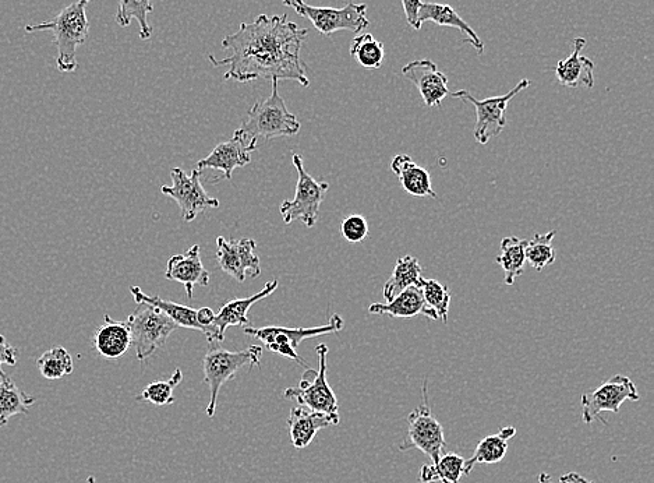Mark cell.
Returning <instances> with one entry per match:
<instances>
[{
  "label": "cell",
  "mask_w": 654,
  "mask_h": 483,
  "mask_svg": "<svg viewBox=\"0 0 654 483\" xmlns=\"http://www.w3.org/2000/svg\"><path fill=\"white\" fill-rule=\"evenodd\" d=\"M307 28L284 16L260 14L252 23H242L235 34L222 41V48L231 51L225 59L208 56L215 68L228 66L225 80L249 83L258 79L295 80L309 87L306 68L300 61Z\"/></svg>",
  "instance_id": "obj_1"
},
{
  "label": "cell",
  "mask_w": 654,
  "mask_h": 483,
  "mask_svg": "<svg viewBox=\"0 0 654 483\" xmlns=\"http://www.w3.org/2000/svg\"><path fill=\"white\" fill-rule=\"evenodd\" d=\"M90 0H77L72 5L65 7L53 19L41 24H28L26 33H38V31H51L55 37L58 56L56 66L59 72L72 73L77 69V48L87 41L90 33V21H88L86 7Z\"/></svg>",
  "instance_id": "obj_2"
},
{
  "label": "cell",
  "mask_w": 654,
  "mask_h": 483,
  "mask_svg": "<svg viewBox=\"0 0 654 483\" xmlns=\"http://www.w3.org/2000/svg\"><path fill=\"white\" fill-rule=\"evenodd\" d=\"M270 97L257 101L247 114V121L236 130V135L246 143L257 147L258 140H275L279 137L298 135L302 125L295 115L286 108L285 100L278 90V80H272Z\"/></svg>",
  "instance_id": "obj_3"
},
{
  "label": "cell",
  "mask_w": 654,
  "mask_h": 483,
  "mask_svg": "<svg viewBox=\"0 0 654 483\" xmlns=\"http://www.w3.org/2000/svg\"><path fill=\"white\" fill-rule=\"evenodd\" d=\"M263 348L260 345L242 349V351H226L221 344L210 343L207 354L203 358L204 383L210 387V403L207 405L208 418L217 411L219 391L222 386L238 375L247 366H260Z\"/></svg>",
  "instance_id": "obj_4"
},
{
  "label": "cell",
  "mask_w": 654,
  "mask_h": 483,
  "mask_svg": "<svg viewBox=\"0 0 654 483\" xmlns=\"http://www.w3.org/2000/svg\"><path fill=\"white\" fill-rule=\"evenodd\" d=\"M126 322L132 336V347L141 362L164 347L173 331L179 329L178 324L173 323L164 312L148 303H139Z\"/></svg>",
  "instance_id": "obj_5"
},
{
  "label": "cell",
  "mask_w": 654,
  "mask_h": 483,
  "mask_svg": "<svg viewBox=\"0 0 654 483\" xmlns=\"http://www.w3.org/2000/svg\"><path fill=\"white\" fill-rule=\"evenodd\" d=\"M327 345L320 344L316 347L320 368L307 369L303 373L298 387H289L284 391L286 400L298 401L302 407L321 414L339 415L338 398L331 389L327 380Z\"/></svg>",
  "instance_id": "obj_6"
},
{
  "label": "cell",
  "mask_w": 654,
  "mask_h": 483,
  "mask_svg": "<svg viewBox=\"0 0 654 483\" xmlns=\"http://www.w3.org/2000/svg\"><path fill=\"white\" fill-rule=\"evenodd\" d=\"M293 167L298 171V185L293 200H285L279 207L285 224L302 221L307 228H313L320 217V207L325 193L330 189L327 182H317L304 168L302 157L292 155Z\"/></svg>",
  "instance_id": "obj_7"
},
{
  "label": "cell",
  "mask_w": 654,
  "mask_h": 483,
  "mask_svg": "<svg viewBox=\"0 0 654 483\" xmlns=\"http://www.w3.org/2000/svg\"><path fill=\"white\" fill-rule=\"evenodd\" d=\"M345 322L339 315H332L330 323L320 327H298V329H289V327H261V329H254V327H245L247 336H252L260 340L274 354L285 356V358L292 359L298 362L299 365L306 366L307 363L300 358L298 354V347L303 340L309 338L325 336V334L339 333L344 329Z\"/></svg>",
  "instance_id": "obj_8"
},
{
  "label": "cell",
  "mask_w": 654,
  "mask_h": 483,
  "mask_svg": "<svg viewBox=\"0 0 654 483\" xmlns=\"http://www.w3.org/2000/svg\"><path fill=\"white\" fill-rule=\"evenodd\" d=\"M423 401L415 411L408 416V433L399 444V450H420L436 465L443 457L445 444L444 429L440 421L431 414L427 382L423 384Z\"/></svg>",
  "instance_id": "obj_9"
},
{
  "label": "cell",
  "mask_w": 654,
  "mask_h": 483,
  "mask_svg": "<svg viewBox=\"0 0 654 483\" xmlns=\"http://www.w3.org/2000/svg\"><path fill=\"white\" fill-rule=\"evenodd\" d=\"M282 3L292 7L299 16L310 20L316 30L327 37L342 30L360 33L370 26V21L367 19V5L364 3L357 5L351 2L342 9L311 6L304 0H282Z\"/></svg>",
  "instance_id": "obj_10"
},
{
  "label": "cell",
  "mask_w": 654,
  "mask_h": 483,
  "mask_svg": "<svg viewBox=\"0 0 654 483\" xmlns=\"http://www.w3.org/2000/svg\"><path fill=\"white\" fill-rule=\"evenodd\" d=\"M530 84H532V81L523 79L509 93L498 95V97L486 98V100L482 101L476 100L466 90L456 91V93H451V95L463 102H469V104L475 107L476 123L473 135H475L476 141H479L480 144H487L494 137L500 136L505 125H507L505 112H507L509 102L514 100L516 95L521 93V91L526 90Z\"/></svg>",
  "instance_id": "obj_11"
},
{
  "label": "cell",
  "mask_w": 654,
  "mask_h": 483,
  "mask_svg": "<svg viewBox=\"0 0 654 483\" xmlns=\"http://www.w3.org/2000/svg\"><path fill=\"white\" fill-rule=\"evenodd\" d=\"M638 401L639 393L635 383L628 376L615 375L597 387L592 393L582 396V419L585 423L595 421L607 425L603 412L618 414L625 401Z\"/></svg>",
  "instance_id": "obj_12"
},
{
  "label": "cell",
  "mask_w": 654,
  "mask_h": 483,
  "mask_svg": "<svg viewBox=\"0 0 654 483\" xmlns=\"http://www.w3.org/2000/svg\"><path fill=\"white\" fill-rule=\"evenodd\" d=\"M171 178L172 185L162 186L161 192L178 203L183 221L192 222L208 208L219 207L218 200L205 192L199 169L186 174L182 168H173Z\"/></svg>",
  "instance_id": "obj_13"
},
{
  "label": "cell",
  "mask_w": 654,
  "mask_h": 483,
  "mask_svg": "<svg viewBox=\"0 0 654 483\" xmlns=\"http://www.w3.org/2000/svg\"><path fill=\"white\" fill-rule=\"evenodd\" d=\"M257 243L254 239H217V260L224 273L238 282L247 278H257L261 274L260 257L256 255Z\"/></svg>",
  "instance_id": "obj_14"
},
{
  "label": "cell",
  "mask_w": 654,
  "mask_h": 483,
  "mask_svg": "<svg viewBox=\"0 0 654 483\" xmlns=\"http://www.w3.org/2000/svg\"><path fill=\"white\" fill-rule=\"evenodd\" d=\"M402 74L415 84L426 107H440L441 102L451 94L448 77L438 70L436 63L427 59L408 63L403 66Z\"/></svg>",
  "instance_id": "obj_15"
},
{
  "label": "cell",
  "mask_w": 654,
  "mask_h": 483,
  "mask_svg": "<svg viewBox=\"0 0 654 483\" xmlns=\"http://www.w3.org/2000/svg\"><path fill=\"white\" fill-rule=\"evenodd\" d=\"M256 148L235 133L231 140L218 144L207 158L197 162V169L199 171H203V169L221 171L222 179L231 181L236 168L246 167L252 162V153L256 151Z\"/></svg>",
  "instance_id": "obj_16"
},
{
  "label": "cell",
  "mask_w": 654,
  "mask_h": 483,
  "mask_svg": "<svg viewBox=\"0 0 654 483\" xmlns=\"http://www.w3.org/2000/svg\"><path fill=\"white\" fill-rule=\"evenodd\" d=\"M166 280L176 281L186 289L187 298H193V289L197 285L207 287L210 284V273L201 263L200 246L194 245L185 253L172 256L168 260L165 273Z\"/></svg>",
  "instance_id": "obj_17"
},
{
  "label": "cell",
  "mask_w": 654,
  "mask_h": 483,
  "mask_svg": "<svg viewBox=\"0 0 654 483\" xmlns=\"http://www.w3.org/2000/svg\"><path fill=\"white\" fill-rule=\"evenodd\" d=\"M278 285V280L267 282L265 287L260 292H257L256 295L249 296V298H236L222 306L218 315H215L214 322H212V327H214L215 333H217L218 343H222L225 340V333L229 327L250 326V320L247 317L249 310L257 302L263 301V299L274 294L277 291Z\"/></svg>",
  "instance_id": "obj_18"
},
{
  "label": "cell",
  "mask_w": 654,
  "mask_h": 483,
  "mask_svg": "<svg viewBox=\"0 0 654 483\" xmlns=\"http://www.w3.org/2000/svg\"><path fill=\"white\" fill-rule=\"evenodd\" d=\"M339 421H341L339 415L321 414V412L311 411L302 405L293 408L288 418L289 435H291L293 447L306 449L321 429L338 425Z\"/></svg>",
  "instance_id": "obj_19"
},
{
  "label": "cell",
  "mask_w": 654,
  "mask_h": 483,
  "mask_svg": "<svg viewBox=\"0 0 654 483\" xmlns=\"http://www.w3.org/2000/svg\"><path fill=\"white\" fill-rule=\"evenodd\" d=\"M585 45V38H576L572 54L557 63L555 76L562 86L569 88L595 86V63L588 56L581 54Z\"/></svg>",
  "instance_id": "obj_20"
},
{
  "label": "cell",
  "mask_w": 654,
  "mask_h": 483,
  "mask_svg": "<svg viewBox=\"0 0 654 483\" xmlns=\"http://www.w3.org/2000/svg\"><path fill=\"white\" fill-rule=\"evenodd\" d=\"M417 21L419 26L422 27L426 21L436 23L441 27H450L458 30L463 34L465 41L469 42L473 48L476 49L477 54L482 55L484 52V42L480 40L476 31L462 19L458 13L455 12L454 7L450 5H443V3H424L420 7L419 14H417Z\"/></svg>",
  "instance_id": "obj_21"
},
{
  "label": "cell",
  "mask_w": 654,
  "mask_h": 483,
  "mask_svg": "<svg viewBox=\"0 0 654 483\" xmlns=\"http://www.w3.org/2000/svg\"><path fill=\"white\" fill-rule=\"evenodd\" d=\"M94 348L106 359L120 358L132 347V336L127 322H116L111 316H104V323L93 337Z\"/></svg>",
  "instance_id": "obj_22"
},
{
  "label": "cell",
  "mask_w": 654,
  "mask_h": 483,
  "mask_svg": "<svg viewBox=\"0 0 654 483\" xmlns=\"http://www.w3.org/2000/svg\"><path fill=\"white\" fill-rule=\"evenodd\" d=\"M391 169L398 176L402 188L413 197H433L437 193L431 186V176L427 169L419 167L408 154L395 155L391 162Z\"/></svg>",
  "instance_id": "obj_23"
},
{
  "label": "cell",
  "mask_w": 654,
  "mask_h": 483,
  "mask_svg": "<svg viewBox=\"0 0 654 483\" xmlns=\"http://www.w3.org/2000/svg\"><path fill=\"white\" fill-rule=\"evenodd\" d=\"M516 435L514 426H505L500 432L486 436L477 443L475 453L465 460V475L468 477L475 465H493L501 463L507 456L509 440Z\"/></svg>",
  "instance_id": "obj_24"
},
{
  "label": "cell",
  "mask_w": 654,
  "mask_h": 483,
  "mask_svg": "<svg viewBox=\"0 0 654 483\" xmlns=\"http://www.w3.org/2000/svg\"><path fill=\"white\" fill-rule=\"evenodd\" d=\"M369 312L371 315H387L394 319H412V317L424 315L426 305H424L422 291L413 285V287L403 289L401 294L395 296L390 302L373 303L370 305Z\"/></svg>",
  "instance_id": "obj_25"
},
{
  "label": "cell",
  "mask_w": 654,
  "mask_h": 483,
  "mask_svg": "<svg viewBox=\"0 0 654 483\" xmlns=\"http://www.w3.org/2000/svg\"><path fill=\"white\" fill-rule=\"evenodd\" d=\"M130 292H132L134 302H136L137 305H139V303H148V305L154 306V308L164 312L173 323L178 324V327H183V329L200 330L201 333H204V327L201 326L199 317H197V310L190 308V306L164 301V299L159 298V296H148L144 294L139 287L130 288Z\"/></svg>",
  "instance_id": "obj_26"
},
{
  "label": "cell",
  "mask_w": 654,
  "mask_h": 483,
  "mask_svg": "<svg viewBox=\"0 0 654 483\" xmlns=\"http://www.w3.org/2000/svg\"><path fill=\"white\" fill-rule=\"evenodd\" d=\"M422 277V266L419 260L413 256H403L395 263V269L392 271L390 280L385 282L383 295L387 302L392 301L403 289L419 285Z\"/></svg>",
  "instance_id": "obj_27"
},
{
  "label": "cell",
  "mask_w": 654,
  "mask_h": 483,
  "mask_svg": "<svg viewBox=\"0 0 654 483\" xmlns=\"http://www.w3.org/2000/svg\"><path fill=\"white\" fill-rule=\"evenodd\" d=\"M526 245H528L526 239L515 238V236H508L501 242L496 262L504 270L505 284L514 285L516 278L522 276L526 263Z\"/></svg>",
  "instance_id": "obj_28"
},
{
  "label": "cell",
  "mask_w": 654,
  "mask_h": 483,
  "mask_svg": "<svg viewBox=\"0 0 654 483\" xmlns=\"http://www.w3.org/2000/svg\"><path fill=\"white\" fill-rule=\"evenodd\" d=\"M417 287L422 291L424 305H426L424 316L430 320H443L447 323L451 306V294L447 285L420 277Z\"/></svg>",
  "instance_id": "obj_29"
},
{
  "label": "cell",
  "mask_w": 654,
  "mask_h": 483,
  "mask_svg": "<svg viewBox=\"0 0 654 483\" xmlns=\"http://www.w3.org/2000/svg\"><path fill=\"white\" fill-rule=\"evenodd\" d=\"M465 475V458L455 453L443 454L436 465H423L419 481L422 483H459Z\"/></svg>",
  "instance_id": "obj_30"
},
{
  "label": "cell",
  "mask_w": 654,
  "mask_h": 483,
  "mask_svg": "<svg viewBox=\"0 0 654 483\" xmlns=\"http://www.w3.org/2000/svg\"><path fill=\"white\" fill-rule=\"evenodd\" d=\"M35 401L34 397L20 390L10 377L0 382V428L6 426L13 416L28 414V408Z\"/></svg>",
  "instance_id": "obj_31"
},
{
  "label": "cell",
  "mask_w": 654,
  "mask_h": 483,
  "mask_svg": "<svg viewBox=\"0 0 654 483\" xmlns=\"http://www.w3.org/2000/svg\"><path fill=\"white\" fill-rule=\"evenodd\" d=\"M152 12L154 6L151 0H119L115 20L120 27L126 28L130 26L133 19H136L140 24V38L147 41L152 35V27L148 23V14Z\"/></svg>",
  "instance_id": "obj_32"
},
{
  "label": "cell",
  "mask_w": 654,
  "mask_h": 483,
  "mask_svg": "<svg viewBox=\"0 0 654 483\" xmlns=\"http://www.w3.org/2000/svg\"><path fill=\"white\" fill-rule=\"evenodd\" d=\"M351 56L363 68L380 69L385 58L384 44L369 33L357 35L351 45Z\"/></svg>",
  "instance_id": "obj_33"
},
{
  "label": "cell",
  "mask_w": 654,
  "mask_h": 483,
  "mask_svg": "<svg viewBox=\"0 0 654 483\" xmlns=\"http://www.w3.org/2000/svg\"><path fill=\"white\" fill-rule=\"evenodd\" d=\"M38 370L45 379L59 380L72 375L73 358L66 348L55 347L44 352L37 361Z\"/></svg>",
  "instance_id": "obj_34"
},
{
  "label": "cell",
  "mask_w": 654,
  "mask_h": 483,
  "mask_svg": "<svg viewBox=\"0 0 654 483\" xmlns=\"http://www.w3.org/2000/svg\"><path fill=\"white\" fill-rule=\"evenodd\" d=\"M557 235L555 231H549L547 234H536L532 241L526 245L525 256L526 262L537 271H542L555 262V250L553 241Z\"/></svg>",
  "instance_id": "obj_35"
},
{
  "label": "cell",
  "mask_w": 654,
  "mask_h": 483,
  "mask_svg": "<svg viewBox=\"0 0 654 483\" xmlns=\"http://www.w3.org/2000/svg\"><path fill=\"white\" fill-rule=\"evenodd\" d=\"M182 380V370L176 369L175 373L171 376V379L165 380V382L148 384L146 389L141 391L140 396H137V400L144 401V403L158 405V407L175 404L176 400L175 397H173V390L182 383Z\"/></svg>",
  "instance_id": "obj_36"
},
{
  "label": "cell",
  "mask_w": 654,
  "mask_h": 483,
  "mask_svg": "<svg viewBox=\"0 0 654 483\" xmlns=\"http://www.w3.org/2000/svg\"><path fill=\"white\" fill-rule=\"evenodd\" d=\"M369 231V222L360 214L349 215L341 224V234L349 243L363 242Z\"/></svg>",
  "instance_id": "obj_37"
},
{
  "label": "cell",
  "mask_w": 654,
  "mask_h": 483,
  "mask_svg": "<svg viewBox=\"0 0 654 483\" xmlns=\"http://www.w3.org/2000/svg\"><path fill=\"white\" fill-rule=\"evenodd\" d=\"M19 361V349L7 343L5 337L0 334V382L9 379L3 372L2 365L14 366Z\"/></svg>",
  "instance_id": "obj_38"
},
{
  "label": "cell",
  "mask_w": 654,
  "mask_h": 483,
  "mask_svg": "<svg viewBox=\"0 0 654 483\" xmlns=\"http://www.w3.org/2000/svg\"><path fill=\"white\" fill-rule=\"evenodd\" d=\"M403 12H405L406 20L410 27L415 30H420L419 21H417V14H419L420 7H422V0H401Z\"/></svg>",
  "instance_id": "obj_39"
},
{
  "label": "cell",
  "mask_w": 654,
  "mask_h": 483,
  "mask_svg": "<svg viewBox=\"0 0 654 483\" xmlns=\"http://www.w3.org/2000/svg\"><path fill=\"white\" fill-rule=\"evenodd\" d=\"M539 482L540 483H554L551 481L550 475L546 474V472H543V474L539 475ZM560 483H596L593 481H588V479H585L582 477V475L576 474V472H569L567 475H562L560 478Z\"/></svg>",
  "instance_id": "obj_40"
},
{
  "label": "cell",
  "mask_w": 654,
  "mask_h": 483,
  "mask_svg": "<svg viewBox=\"0 0 654 483\" xmlns=\"http://www.w3.org/2000/svg\"><path fill=\"white\" fill-rule=\"evenodd\" d=\"M86 483H97V481H95V478H94V477H88Z\"/></svg>",
  "instance_id": "obj_41"
}]
</instances>
